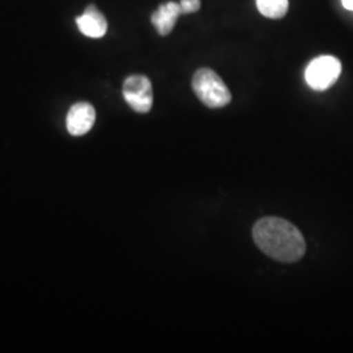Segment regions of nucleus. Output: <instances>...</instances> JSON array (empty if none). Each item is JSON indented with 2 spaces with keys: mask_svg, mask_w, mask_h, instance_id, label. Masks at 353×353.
<instances>
[{
  "mask_svg": "<svg viewBox=\"0 0 353 353\" xmlns=\"http://www.w3.org/2000/svg\"><path fill=\"white\" fill-rule=\"evenodd\" d=\"M252 239L265 255L283 263L297 262L306 252L301 232L290 221L279 217L258 220L252 228Z\"/></svg>",
  "mask_w": 353,
  "mask_h": 353,
  "instance_id": "1",
  "label": "nucleus"
},
{
  "mask_svg": "<svg viewBox=\"0 0 353 353\" xmlns=\"http://www.w3.org/2000/svg\"><path fill=\"white\" fill-rule=\"evenodd\" d=\"M192 89L196 97L211 109L224 108L232 101V94L225 83L210 68H201L194 74Z\"/></svg>",
  "mask_w": 353,
  "mask_h": 353,
  "instance_id": "2",
  "label": "nucleus"
},
{
  "mask_svg": "<svg viewBox=\"0 0 353 353\" xmlns=\"http://www.w3.org/2000/svg\"><path fill=\"white\" fill-rule=\"evenodd\" d=\"M341 61L332 55H321L307 64L305 80L307 85L318 92L331 88L341 77Z\"/></svg>",
  "mask_w": 353,
  "mask_h": 353,
  "instance_id": "3",
  "label": "nucleus"
},
{
  "mask_svg": "<svg viewBox=\"0 0 353 353\" xmlns=\"http://www.w3.org/2000/svg\"><path fill=\"white\" fill-rule=\"evenodd\" d=\"M123 97L130 108L139 114L151 112L153 89L151 80L144 75H131L123 83Z\"/></svg>",
  "mask_w": 353,
  "mask_h": 353,
  "instance_id": "4",
  "label": "nucleus"
},
{
  "mask_svg": "<svg viewBox=\"0 0 353 353\" xmlns=\"http://www.w3.org/2000/svg\"><path fill=\"white\" fill-rule=\"evenodd\" d=\"M96 122V110L88 102H77L72 105L67 114V131L72 137H83L88 134Z\"/></svg>",
  "mask_w": 353,
  "mask_h": 353,
  "instance_id": "5",
  "label": "nucleus"
},
{
  "mask_svg": "<svg viewBox=\"0 0 353 353\" xmlns=\"http://www.w3.org/2000/svg\"><path fill=\"white\" fill-rule=\"evenodd\" d=\"M79 30L90 38H101L106 34L108 21L96 6H89L81 16L76 19Z\"/></svg>",
  "mask_w": 353,
  "mask_h": 353,
  "instance_id": "6",
  "label": "nucleus"
},
{
  "mask_svg": "<svg viewBox=\"0 0 353 353\" xmlns=\"http://www.w3.org/2000/svg\"><path fill=\"white\" fill-rule=\"evenodd\" d=\"M182 14L181 6L176 1H166L152 13L151 21L160 36H168L173 32L176 19Z\"/></svg>",
  "mask_w": 353,
  "mask_h": 353,
  "instance_id": "7",
  "label": "nucleus"
},
{
  "mask_svg": "<svg viewBox=\"0 0 353 353\" xmlns=\"http://www.w3.org/2000/svg\"><path fill=\"white\" fill-rule=\"evenodd\" d=\"M256 7L261 14L267 19H283L290 8L288 0H256Z\"/></svg>",
  "mask_w": 353,
  "mask_h": 353,
  "instance_id": "8",
  "label": "nucleus"
},
{
  "mask_svg": "<svg viewBox=\"0 0 353 353\" xmlns=\"http://www.w3.org/2000/svg\"><path fill=\"white\" fill-rule=\"evenodd\" d=\"M181 12L182 14H189V13L198 12L201 10V0H181Z\"/></svg>",
  "mask_w": 353,
  "mask_h": 353,
  "instance_id": "9",
  "label": "nucleus"
},
{
  "mask_svg": "<svg viewBox=\"0 0 353 353\" xmlns=\"http://www.w3.org/2000/svg\"><path fill=\"white\" fill-rule=\"evenodd\" d=\"M343 7L348 11H353V0H341Z\"/></svg>",
  "mask_w": 353,
  "mask_h": 353,
  "instance_id": "10",
  "label": "nucleus"
}]
</instances>
